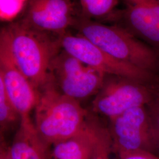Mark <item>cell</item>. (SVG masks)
Instances as JSON below:
<instances>
[{"label": "cell", "instance_id": "obj_3", "mask_svg": "<svg viewBox=\"0 0 159 159\" xmlns=\"http://www.w3.org/2000/svg\"><path fill=\"white\" fill-rule=\"evenodd\" d=\"M74 30L115 58L159 75V52L119 25L81 18Z\"/></svg>", "mask_w": 159, "mask_h": 159}, {"label": "cell", "instance_id": "obj_15", "mask_svg": "<svg viewBox=\"0 0 159 159\" xmlns=\"http://www.w3.org/2000/svg\"><path fill=\"white\" fill-rule=\"evenodd\" d=\"M111 152H113L112 142L108 127H106L97 120L92 159H111Z\"/></svg>", "mask_w": 159, "mask_h": 159}, {"label": "cell", "instance_id": "obj_6", "mask_svg": "<svg viewBox=\"0 0 159 159\" xmlns=\"http://www.w3.org/2000/svg\"><path fill=\"white\" fill-rule=\"evenodd\" d=\"M109 120L113 152L143 150L157 156L154 131L146 106L131 108Z\"/></svg>", "mask_w": 159, "mask_h": 159}, {"label": "cell", "instance_id": "obj_19", "mask_svg": "<svg viewBox=\"0 0 159 159\" xmlns=\"http://www.w3.org/2000/svg\"><path fill=\"white\" fill-rule=\"evenodd\" d=\"M152 86L153 91L155 93H156L157 94H159V82L152 84Z\"/></svg>", "mask_w": 159, "mask_h": 159}, {"label": "cell", "instance_id": "obj_17", "mask_svg": "<svg viewBox=\"0 0 159 159\" xmlns=\"http://www.w3.org/2000/svg\"><path fill=\"white\" fill-rule=\"evenodd\" d=\"M117 155L119 159H159L156 154L143 150L123 152Z\"/></svg>", "mask_w": 159, "mask_h": 159}, {"label": "cell", "instance_id": "obj_8", "mask_svg": "<svg viewBox=\"0 0 159 159\" xmlns=\"http://www.w3.org/2000/svg\"><path fill=\"white\" fill-rule=\"evenodd\" d=\"M81 18L77 0H27L19 20L33 29L60 37L74 29Z\"/></svg>", "mask_w": 159, "mask_h": 159}, {"label": "cell", "instance_id": "obj_14", "mask_svg": "<svg viewBox=\"0 0 159 159\" xmlns=\"http://www.w3.org/2000/svg\"><path fill=\"white\" fill-rule=\"evenodd\" d=\"M21 116L6 92L5 87L0 80V125L1 133L11 127Z\"/></svg>", "mask_w": 159, "mask_h": 159}, {"label": "cell", "instance_id": "obj_10", "mask_svg": "<svg viewBox=\"0 0 159 159\" xmlns=\"http://www.w3.org/2000/svg\"><path fill=\"white\" fill-rule=\"evenodd\" d=\"M0 80L21 117L29 116L38 101L39 91L18 67L7 41L1 34Z\"/></svg>", "mask_w": 159, "mask_h": 159}, {"label": "cell", "instance_id": "obj_1", "mask_svg": "<svg viewBox=\"0 0 159 159\" xmlns=\"http://www.w3.org/2000/svg\"><path fill=\"white\" fill-rule=\"evenodd\" d=\"M17 65L39 90L50 79L52 60L62 50L60 37L33 29L20 20L1 30Z\"/></svg>", "mask_w": 159, "mask_h": 159}, {"label": "cell", "instance_id": "obj_5", "mask_svg": "<svg viewBox=\"0 0 159 159\" xmlns=\"http://www.w3.org/2000/svg\"><path fill=\"white\" fill-rule=\"evenodd\" d=\"M60 41L63 50L105 74L125 77L148 84L159 82V75L115 58L78 33L69 31L60 37Z\"/></svg>", "mask_w": 159, "mask_h": 159}, {"label": "cell", "instance_id": "obj_12", "mask_svg": "<svg viewBox=\"0 0 159 159\" xmlns=\"http://www.w3.org/2000/svg\"><path fill=\"white\" fill-rule=\"evenodd\" d=\"M97 120L89 115L84 127L79 133L52 145V159H92Z\"/></svg>", "mask_w": 159, "mask_h": 159}, {"label": "cell", "instance_id": "obj_13", "mask_svg": "<svg viewBox=\"0 0 159 159\" xmlns=\"http://www.w3.org/2000/svg\"><path fill=\"white\" fill-rule=\"evenodd\" d=\"M81 18L98 22H114L120 0H77Z\"/></svg>", "mask_w": 159, "mask_h": 159}, {"label": "cell", "instance_id": "obj_18", "mask_svg": "<svg viewBox=\"0 0 159 159\" xmlns=\"http://www.w3.org/2000/svg\"><path fill=\"white\" fill-rule=\"evenodd\" d=\"M0 159H12L10 152V146L2 140L0 146Z\"/></svg>", "mask_w": 159, "mask_h": 159}, {"label": "cell", "instance_id": "obj_16", "mask_svg": "<svg viewBox=\"0 0 159 159\" xmlns=\"http://www.w3.org/2000/svg\"><path fill=\"white\" fill-rule=\"evenodd\" d=\"M153 93V97L146 107L150 114L154 131L157 146V156H159V94L154 91Z\"/></svg>", "mask_w": 159, "mask_h": 159}, {"label": "cell", "instance_id": "obj_9", "mask_svg": "<svg viewBox=\"0 0 159 159\" xmlns=\"http://www.w3.org/2000/svg\"><path fill=\"white\" fill-rule=\"evenodd\" d=\"M125 8L118 10L114 23L159 53V0H120Z\"/></svg>", "mask_w": 159, "mask_h": 159}, {"label": "cell", "instance_id": "obj_11", "mask_svg": "<svg viewBox=\"0 0 159 159\" xmlns=\"http://www.w3.org/2000/svg\"><path fill=\"white\" fill-rule=\"evenodd\" d=\"M52 146L40 136L30 116L21 117L10 152L12 159H52Z\"/></svg>", "mask_w": 159, "mask_h": 159}, {"label": "cell", "instance_id": "obj_4", "mask_svg": "<svg viewBox=\"0 0 159 159\" xmlns=\"http://www.w3.org/2000/svg\"><path fill=\"white\" fill-rule=\"evenodd\" d=\"M154 96L152 84L125 77L106 74L91 103L93 113L116 117L131 108L147 106Z\"/></svg>", "mask_w": 159, "mask_h": 159}, {"label": "cell", "instance_id": "obj_2", "mask_svg": "<svg viewBox=\"0 0 159 159\" xmlns=\"http://www.w3.org/2000/svg\"><path fill=\"white\" fill-rule=\"evenodd\" d=\"M38 91L34 125L48 144L52 146L70 139L84 127L90 114L79 101L64 94L50 77Z\"/></svg>", "mask_w": 159, "mask_h": 159}, {"label": "cell", "instance_id": "obj_7", "mask_svg": "<svg viewBox=\"0 0 159 159\" xmlns=\"http://www.w3.org/2000/svg\"><path fill=\"white\" fill-rule=\"evenodd\" d=\"M50 75L52 82L64 94L78 101L96 95L106 75L63 49L52 60Z\"/></svg>", "mask_w": 159, "mask_h": 159}]
</instances>
